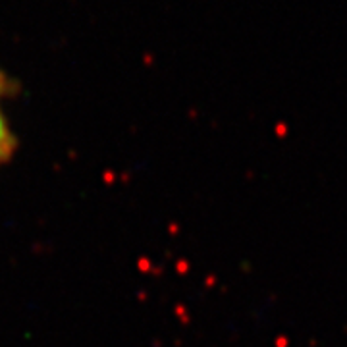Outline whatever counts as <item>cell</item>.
<instances>
[{
	"label": "cell",
	"instance_id": "1",
	"mask_svg": "<svg viewBox=\"0 0 347 347\" xmlns=\"http://www.w3.org/2000/svg\"><path fill=\"white\" fill-rule=\"evenodd\" d=\"M8 93H10V81L4 73L0 72V164L8 162L15 151V137L10 130L8 118L4 114V106H2V102H4Z\"/></svg>",
	"mask_w": 347,
	"mask_h": 347
}]
</instances>
